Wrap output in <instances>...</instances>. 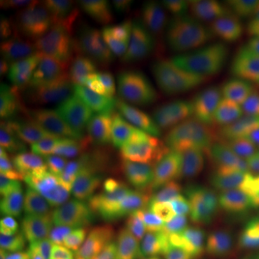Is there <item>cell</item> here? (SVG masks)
<instances>
[{
    "instance_id": "cell-1",
    "label": "cell",
    "mask_w": 259,
    "mask_h": 259,
    "mask_svg": "<svg viewBox=\"0 0 259 259\" xmlns=\"http://www.w3.org/2000/svg\"><path fill=\"white\" fill-rule=\"evenodd\" d=\"M76 105L120 124L130 134L143 125L153 102L144 61L121 48H108L85 74L69 82Z\"/></svg>"
},
{
    "instance_id": "cell-2",
    "label": "cell",
    "mask_w": 259,
    "mask_h": 259,
    "mask_svg": "<svg viewBox=\"0 0 259 259\" xmlns=\"http://www.w3.org/2000/svg\"><path fill=\"white\" fill-rule=\"evenodd\" d=\"M105 51L104 33L85 6L74 5L40 20L32 35L33 61L59 81L71 82L85 74Z\"/></svg>"
},
{
    "instance_id": "cell-3",
    "label": "cell",
    "mask_w": 259,
    "mask_h": 259,
    "mask_svg": "<svg viewBox=\"0 0 259 259\" xmlns=\"http://www.w3.org/2000/svg\"><path fill=\"white\" fill-rule=\"evenodd\" d=\"M150 85L153 102L200 128H218L229 118V110L214 91L203 64L185 54L163 51Z\"/></svg>"
},
{
    "instance_id": "cell-4",
    "label": "cell",
    "mask_w": 259,
    "mask_h": 259,
    "mask_svg": "<svg viewBox=\"0 0 259 259\" xmlns=\"http://www.w3.org/2000/svg\"><path fill=\"white\" fill-rule=\"evenodd\" d=\"M148 168L134 151L120 161L108 166L54 173L47 179V196L51 203L65 209L88 210L117 209L147 189Z\"/></svg>"
},
{
    "instance_id": "cell-5",
    "label": "cell",
    "mask_w": 259,
    "mask_h": 259,
    "mask_svg": "<svg viewBox=\"0 0 259 259\" xmlns=\"http://www.w3.org/2000/svg\"><path fill=\"white\" fill-rule=\"evenodd\" d=\"M111 223L144 259H170L187 231V223L148 187L115 209Z\"/></svg>"
},
{
    "instance_id": "cell-6",
    "label": "cell",
    "mask_w": 259,
    "mask_h": 259,
    "mask_svg": "<svg viewBox=\"0 0 259 259\" xmlns=\"http://www.w3.org/2000/svg\"><path fill=\"white\" fill-rule=\"evenodd\" d=\"M131 137L133 134L115 121L85 111L56 171H82L120 161L137 151L131 144Z\"/></svg>"
},
{
    "instance_id": "cell-7",
    "label": "cell",
    "mask_w": 259,
    "mask_h": 259,
    "mask_svg": "<svg viewBox=\"0 0 259 259\" xmlns=\"http://www.w3.org/2000/svg\"><path fill=\"white\" fill-rule=\"evenodd\" d=\"M83 112L82 107L75 104L51 118L20 130L16 156L26 173L39 182L55 173Z\"/></svg>"
},
{
    "instance_id": "cell-8",
    "label": "cell",
    "mask_w": 259,
    "mask_h": 259,
    "mask_svg": "<svg viewBox=\"0 0 259 259\" xmlns=\"http://www.w3.org/2000/svg\"><path fill=\"white\" fill-rule=\"evenodd\" d=\"M0 98L5 115L20 128L51 118L75 105L69 87H64L59 79L40 75L35 66L5 83Z\"/></svg>"
},
{
    "instance_id": "cell-9",
    "label": "cell",
    "mask_w": 259,
    "mask_h": 259,
    "mask_svg": "<svg viewBox=\"0 0 259 259\" xmlns=\"http://www.w3.org/2000/svg\"><path fill=\"white\" fill-rule=\"evenodd\" d=\"M204 72L229 111L245 112L252 107L259 87V40L206 55Z\"/></svg>"
},
{
    "instance_id": "cell-10",
    "label": "cell",
    "mask_w": 259,
    "mask_h": 259,
    "mask_svg": "<svg viewBox=\"0 0 259 259\" xmlns=\"http://www.w3.org/2000/svg\"><path fill=\"white\" fill-rule=\"evenodd\" d=\"M85 8L101 28L107 49L121 48L144 61L146 49L157 26L144 2L94 0Z\"/></svg>"
},
{
    "instance_id": "cell-11",
    "label": "cell",
    "mask_w": 259,
    "mask_h": 259,
    "mask_svg": "<svg viewBox=\"0 0 259 259\" xmlns=\"http://www.w3.org/2000/svg\"><path fill=\"white\" fill-rule=\"evenodd\" d=\"M147 187L193 228L226 226L232 214L233 197L197 189L164 170H148Z\"/></svg>"
},
{
    "instance_id": "cell-12",
    "label": "cell",
    "mask_w": 259,
    "mask_h": 259,
    "mask_svg": "<svg viewBox=\"0 0 259 259\" xmlns=\"http://www.w3.org/2000/svg\"><path fill=\"white\" fill-rule=\"evenodd\" d=\"M39 180L29 173L3 167L0 175V232L3 238L22 239L40 223L52 219L45 210Z\"/></svg>"
},
{
    "instance_id": "cell-13",
    "label": "cell",
    "mask_w": 259,
    "mask_h": 259,
    "mask_svg": "<svg viewBox=\"0 0 259 259\" xmlns=\"http://www.w3.org/2000/svg\"><path fill=\"white\" fill-rule=\"evenodd\" d=\"M52 226L62 241L88 259H144L115 229L111 221L98 218L58 219Z\"/></svg>"
},
{
    "instance_id": "cell-14",
    "label": "cell",
    "mask_w": 259,
    "mask_h": 259,
    "mask_svg": "<svg viewBox=\"0 0 259 259\" xmlns=\"http://www.w3.org/2000/svg\"><path fill=\"white\" fill-rule=\"evenodd\" d=\"M163 18L203 49H214L225 44L226 30L222 13L210 0H164L158 3Z\"/></svg>"
},
{
    "instance_id": "cell-15",
    "label": "cell",
    "mask_w": 259,
    "mask_h": 259,
    "mask_svg": "<svg viewBox=\"0 0 259 259\" xmlns=\"http://www.w3.org/2000/svg\"><path fill=\"white\" fill-rule=\"evenodd\" d=\"M189 122L167 110L153 111L141 125L139 137L140 160L148 170H164V164L179 150L193 146Z\"/></svg>"
},
{
    "instance_id": "cell-16",
    "label": "cell",
    "mask_w": 259,
    "mask_h": 259,
    "mask_svg": "<svg viewBox=\"0 0 259 259\" xmlns=\"http://www.w3.org/2000/svg\"><path fill=\"white\" fill-rule=\"evenodd\" d=\"M225 226L192 228L179 241L173 259H223Z\"/></svg>"
},
{
    "instance_id": "cell-17",
    "label": "cell",
    "mask_w": 259,
    "mask_h": 259,
    "mask_svg": "<svg viewBox=\"0 0 259 259\" xmlns=\"http://www.w3.org/2000/svg\"><path fill=\"white\" fill-rule=\"evenodd\" d=\"M236 187L243 199L259 206V140L248 141L235 154Z\"/></svg>"
},
{
    "instance_id": "cell-18",
    "label": "cell",
    "mask_w": 259,
    "mask_h": 259,
    "mask_svg": "<svg viewBox=\"0 0 259 259\" xmlns=\"http://www.w3.org/2000/svg\"><path fill=\"white\" fill-rule=\"evenodd\" d=\"M196 153L206 168L213 183L214 193L225 194L231 187V166L226 151L218 143H200L196 144Z\"/></svg>"
},
{
    "instance_id": "cell-19",
    "label": "cell",
    "mask_w": 259,
    "mask_h": 259,
    "mask_svg": "<svg viewBox=\"0 0 259 259\" xmlns=\"http://www.w3.org/2000/svg\"><path fill=\"white\" fill-rule=\"evenodd\" d=\"M29 58H32V52L18 37L3 33L0 47V69L2 76L8 79L6 82L16 79L35 66V64H29Z\"/></svg>"
},
{
    "instance_id": "cell-20",
    "label": "cell",
    "mask_w": 259,
    "mask_h": 259,
    "mask_svg": "<svg viewBox=\"0 0 259 259\" xmlns=\"http://www.w3.org/2000/svg\"><path fill=\"white\" fill-rule=\"evenodd\" d=\"M72 2H54V0H19L3 2L2 13L9 18H42L48 19L61 12L72 8Z\"/></svg>"
},
{
    "instance_id": "cell-21",
    "label": "cell",
    "mask_w": 259,
    "mask_h": 259,
    "mask_svg": "<svg viewBox=\"0 0 259 259\" xmlns=\"http://www.w3.org/2000/svg\"><path fill=\"white\" fill-rule=\"evenodd\" d=\"M15 246L23 259H88L68 242L52 243L30 241H15Z\"/></svg>"
},
{
    "instance_id": "cell-22",
    "label": "cell",
    "mask_w": 259,
    "mask_h": 259,
    "mask_svg": "<svg viewBox=\"0 0 259 259\" xmlns=\"http://www.w3.org/2000/svg\"><path fill=\"white\" fill-rule=\"evenodd\" d=\"M223 259H259V245L238 225L228 223L225 226Z\"/></svg>"
},
{
    "instance_id": "cell-23",
    "label": "cell",
    "mask_w": 259,
    "mask_h": 259,
    "mask_svg": "<svg viewBox=\"0 0 259 259\" xmlns=\"http://www.w3.org/2000/svg\"><path fill=\"white\" fill-rule=\"evenodd\" d=\"M232 216L236 219L238 226L242 231L256 245H259V207L250 204L243 199L233 197Z\"/></svg>"
},
{
    "instance_id": "cell-24",
    "label": "cell",
    "mask_w": 259,
    "mask_h": 259,
    "mask_svg": "<svg viewBox=\"0 0 259 259\" xmlns=\"http://www.w3.org/2000/svg\"><path fill=\"white\" fill-rule=\"evenodd\" d=\"M223 9L238 26H250L259 20V0H228Z\"/></svg>"
},
{
    "instance_id": "cell-25",
    "label": "cell",
    "mask_w": 259,
    "mask_h": 259,
    "mask_svg": "<svg viewBox=\"0 0 259 259\" xmlns=\"http://www.w3.org/2000/svg\"><path fill=\"white\" fill-rule=\"evenodd\" d=\"M20 127L15 121L8 117H3L0 122V147L2 150H8L10 147H16L20 136Z\"/></svg>"
},
{
    "instance_id": "cell-26",
    "label": "cell",
    "mask_w": 259,
    "mask_h": 259,
    "mask_svg": "<svg viewBox=\"0 0 259 259\" xmlns=\"http://www.w3.org/2000/svg\"><path fill=\"white\" fill-rule=\"evenodd\" d=\"M243 121L250 124V125H259V87L252 107L243 114Z\"/></svg>"
},
{
    "instance_id": "cell-27",
    "label": "cell",
    "mask_w": 259,
    "mask_h": 259,
    "mask_svg": "<svg viewBox=\"0 0 259 259\" xmlns=\"http://www.w3.org/2000/svg\"><path fill=\"white\" fill-rule=\"evenodd\" d=\"M0 259H23V256L19 253V250L16 249L15 243H3L2 245V256Z\"/></svg>"
}]
</instances>
